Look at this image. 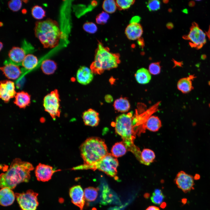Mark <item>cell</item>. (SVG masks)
<instances>
[{
    "mask_svg": "<svg viewBox=\"0 0 210 210\" xmlns=\"http://www.w3.org/2000/svg\"><path fill=\"white\" fill-rule=\"evenodd\" d=\"M34 168L32 164L22 161L20 159L13 160L9 168L0 174V187L14 189L22 182H28L30 178V172Z\"/></svg>",
    "mask_w": 210,
    "mask_h": 210,
    "instance_id": "cell-1",
    "label": "cell"
},
{
    "mask_svg": "<svg viewBox=\"0 0 210 210\" xmlns=\"http://www.w3.org/2000/svg\"><path fill=\"white\" fill-rule=\"evenodd\" d=\"M34 33L45 48H52L58 44L61 33L57 23L50 19L37 22Z\"/></svg>",
    "mask_w": 210,
    "mask_h": 210,
    "instance_id": "cell-2",
    "label": "cell"
},
{
    "mask_svg": "<svg viewBox=\"0 0 210 210\" xmlns=\"http://www.w3.org/2000/svg\"><path fill=\"white\" fill-rule=\"evenodd\" d=\"M120 57L119 54L111 52L108 47L99 42L90 69L94 74H101L105 70L117 67L120 62Z\"/></svg>",
    "mask_w": 210,
    "mask_h": 210,
    "instance_id": "cell-3",
    "label": "cell"
},
{
    "mask_svg": "<svg viewBox=\"0 0 210 210\" xmlns=\"http://www.w3.org/2000/svg\"><path fill=\"white\" fill-rule=\"evenodd\" d=\"M80 149L84 164L86 165L94 164L108 153L104 141L96 137L87 138L81 145Z\"/></svg>",
    "mask_w": 210,
    "mask_h": 210,
    "instance_id": "cell-4",
    "label": "cell"
},
{
    "mask_svg": "<svg viewBox=\"0 0 210 210\" xmlns=\"http://www.w3.org/2000/svg\"><path fill=\"white\" fill-rule=\"evenodd\" d=\"M132 117L131 113L123 114L118 116L115 123V130L116 133L121 136L127 150L137 157L139 156L141 152L133 141L134 122Z\"/></svg>",
    "mask_w": 210,
    "mask_h": 210,
    "instance_id": "cell-5",
    "label": "cell"
},
{
    "mask_svg": "<svg viewBox=\"0 0 210 210\" xmlns=\"http://www.w3.org/2000/svg\"><path fill=\"white\" fill-rule=\"evenodd\" d=\"M118 165L117 158L113 156L111 153H108L102 159L94 164L91 165L83 164L74 167L72 169H91L94 170L98 169L111 177H114L117 173V168Z\"/></svg>",
    "mask_w": 210,
    "mask_h": 210,
    "instance_id": "cell-6",
    "label": "cell"
},
{
    "mask_svg": "<svg viewBox=\"0 0 210 210\" xmlns=\"http://www.w3.org/2000/svg\"><path fill=\"white\" fill-rule=\"evenodd\" d=\"M60 101L58 92L56 89L48 94L43 99V106L45 110L54 120L60 116L61 111Z\"/></svg>",
    "mask_w": 210,
    "mask_h": 210,
    "instance_id": "cell-7",
    "label": "cell"
},
{
    "mask_svg": "<svg viewBox=\"0 0 210 210\" xmlns=\"http://www.w3.org/2000/svg\"><path fill=\"white\" fill-rule=\"evenodd\" d=\"M17 202L22 210H36L38 205V194L31 190L25 192L15 193Z\"/></svg>",
    "mask_w": 210,
    "mask_h": 210,
    "instance_id": "cell-8",
    "label": "cell"
},
{
    "mask_svg": "<svg viewBox=\"0 0 210 210\" xmlns=\"http://www.w3.org/2000/svg\"><path fill=\"white\" fill-rule=\"evenodd\" d=\"M206 35L197 24L194 22L192 24L188 34L184 35L183 38L190 41L189 44L191 47L200 49L206 42Z\"/></svg>",
    "mask_w": 210,
    "mask_h": 210,
    "instance_id": "cell-9",
    "label": "cell"
},
{
    "mask_svg": "<svg viewBox=\"0 0 210 210\" xmlns=\"http://www.w3.org/2000/svg\"><path fill=\"white\" fill-rule=\"evenodd\" d=\"M33 50V47L29 43L24 41L21 47H14L9 51L8 61L17 66L22 65L26 56Z\"/></svg>",
    "mask_w": 210,
    "mask_h": 210,
    "instance_id": "cell-10",
    "label": "cell"
},
{
    "mask_svg": "<svg viewBox=\"0 0 210 210\" xmlns=\"http://www.w3.org/2000/svg\"><path fill=\"white\" fill-rule=\"evenodd\" d=\"M193 177L183 171H181L177 174L175 179L177 187L184 193H186L194 189L195 183Z\"/></svg>",
    "mask_w": 210,
    "mask_h": 210,
    "instance_id": "cell-11",
    "label": "cell"
},
{
    "mask_svg": "<svg viewBox=\"0 0 210 210\" xmlns=\"http://www.w3.org/2000/svg\"><path fill=\"white\" fill-rule=\"evenodd\" d=\"M60 171L55 170L49 165L39 163L35 169V176L37 180L42 182L47 181L50 180L53 174Z\"/></svg>",
    "mask_w": 210,
    "mask_h": 210,
    "instance_id": "cell-12",
    "label": "cell"
},
{
    "mask_svg": "<svg viewBox=\"0 0 210 210\" xmlns=\"http://www.w3.org/2000/svg\"><path fill=\"white\" fill-rule=\"evenodd\" d=\"M16 94L13 82L8 80L1 82L0 96L4 102H8L11 99L15 97Z\"/></svg>",
    "mask_w": 210,
    "mask_h": 210,
    "instance_id": "cell-13",
    "label": "cell"
},
{
    "mask_svg": "<svg viewBox=\"0 0 210 210\" xmlns=\"http://www.w3.org/2000/svg\"><path fill=\"white\" fill-rule=\"evenodd\" d=\"M69 194L72 202L82 210L85 204L84 192L80 186H74L69 190Z\"/></svg>",
    "mask_w": 210,
    "mask_h": 210,
    "instance_id": "cell-14",
    "label": "cell"
},
{
    "mask_svg": "<svg viewBox=\"0 0 210 210\" xmlns=\"http://www.w3.org/2000/svg\"><path fill=\"white\" fill-rule=\"evenodd\" d=\"M4 65L1 69L5 76L10 79H17L22 72L18 66L11 63L8 60L5 61Z\"/></svg>",
    "mask_w": 210,
    "mask_h": 210,
    "instance_id": "cell-15",
    "label": "cell"
},
{
    "mask_svg": "<svg viewBox=\"0 0 210 210\" xmlns=\"http://www.w3.org/2000/svg\"><path fill=\"white\" fill-rule=\"evenodd\" d=\"M93 72L90 68L83 66L78 70L76 78L77 81L80 84L86 85L90 83L92 80Z\"/></svg>",
    "mask_w": 210,
    "mask_h": 210,
    "instance_id": "cell-16",
    "label": "cell"
},
{
    "mask_svg": "<svg viewBox=\"0 0 210 210\" xmlns=\"http://www.w3.org/2000/svg\"><path fill=\"white\" fill-rule=\"evenodd\" d=\"M143 33L142 27L139 23H130L126 27L125 31L127 37L131 40L139 39Z\"/></svg>",
    "mask_w": 210,
    "mask_h": 210,
    "instance_id": "cell-17",
    "label": "cell"
},
{
    "mask_svg": "<svg viewBox=\"0 0 210 210\" xmlns=\"http://www.w3.org/2000/svg\"><path fill=\"white\" fill-rule=\"evenodd\" d=\"M82 118L85 125L91 127L97 126L99 122L98 113L91 108L83 113Z\"/></svg>",
    "mask_w": 210,
    "mask_h": 210,
    "instance_id": "cell-18",
    "label": "cell"
},
{
    "mask_svg": "<svg viewBox=\"0 0 210 210\" xmlns=\"http://www.w3.org/2000/svg\"><path fill=\"white\" fill-rule=\"evenodd\" d=\"M15 197L12 189L8 187L1 188L0 191V204L3 206L11 205L14 201Z\"/></svg>",
    "mask_w": 210,
    "mask_h": 210,
    "instance_id": "cell-19",
    "label": "cell"
},
{
    "mask_svg": "<svg viewBox=\"0 0 210 210\" xmlns=\"http://www.w3.org/2000/svg\"><path fill=\"white\" fill-rule=\"evenodd\" d=\"M194 77V76L191 75L180 79L177 83L178 89L183 93L189 92L193 88L192 80Z\"/></svg>",
    "mask_w": 210,
    "mask_h": 210,
    "instance_id": "cell-20",
    "label": "cell"
},
{
    "mask_svg": "<svg viewBox=\"0 0 210 210\" xmlns=\"http://www.w3.org/2000/svg\"><path fill=\"white\" fill-rule=\"evenodd\" d=\"M14 103L20 108H25L30 104V95L24 91L18 92L15 97Z\"/></svg>",
    "mask_w": 210,
    "mask_h": 210,
    "instance_id": "cell-21",
    "label": "cell"
},
{
    "mask_svg": "<svg viewBox=\"0 0 210 210\" xmlns=\"http://www.w3.org/2000/svg\"><path fill=\"white\" fill-rule=\"evenodd\" d=\"M137 82L139 84H145L148 83L151 79V74L149 71L144 68L137 70L135 74Z\"/></svg>",
    "mask_w": 210,
    "mask_h": 210,
    "instance_id": "cell-22",
    "label": "cell"
},
{
    "mask_svg": "<svg viewBox=\"0 0 210 210\" xmlns=\"http://www.w3.org/2000/svg\"><path fill=\"white\" fill-rule=\"evenodd\" d=\"M113 106L115 110L120 112H125L130 109V105L128 100L126 98L121 97L115 100Z\"/></svg>",
    "mask_w": 210,
    "mask_h": 210,
    "instance_id": "cell-23",
    "label": "cell"
},
{
    "mask_svg": "<svg viewBox=\"0 0 210 210\" xmlns=\"http://www.w3.org/2000/svg\"><path fill=\"white\" fill-rule=\"evenodd\" d=\"M146 127L148 130L155 132L158 131L162 126L161 122L157 116H150L146 123Z\"/></svg>",
    "mask_w": 210,
    "mask_h": 210,
    "instance_id": "cell-24",
    "label": "cell"
},
{
    "mask_svg": "<svg viewBox=\"0 0 210 210\" xmlns=\"http://www.w3.org/2000/svg\"><path fill=\"white\" fill-rule=\"evenodd\" d=\"M155 157V154L153 150L148 148L144 149L141 153L140 162L149 165L153 161Z\"/></svg>",
    "mask_w": 210,
    "mask_h": 210,
    "instance_id": "cell-25",
    "label": "cell"
},
{
    "mask_svg": "<svg viewBox=\"0 0 210 210\" xmlns=\"http://www.w3.org/2000/svg\"><path fill=\"white\" fill-rule=\"evenodd\" d=\"M38 61L36 56L33 54H29L25 57L22 65L24 67V69L31 70L36 66Z\"/></svg>",
    "mask_w": 210,
    "mask_h": 210,
    "instance_id": "cell-26",
    "label": "cell"
},
{
    "mask_svg": "<svg viewBox=\"0 0 210 210\" xmlns=\"http://www.w3.org/2000/svg\"><path fill=\"white\" fill-rule=\"evenodd\" d=\"M127 149L126 145L122 141L116 143L112 146L111 154L114 157L117 158L125 154Z\"/></svg>",
    "mask_w": 210,
    "mask_h": 210,
    "instance_id": "cell-27",
    "label": "cell"
},
{
    "mask_svg": "<svg viewBox=\"0 0 210 210\" xmlns=\"http://www.w3.org/2000/svg\"><path fill=\"white\" fill-rule=\"evenodd\" d=\"M57 68L56 63L54 61L49 59L43 61L41 66V69L43 72L47 75L53 73Z\"/></svg>",
    "mask_w": 210,
    "mask_h": 210,
    "instance_id": "cell-28",
    "label": "cell"
},
{
    "mask_svg": "<svg viewBox=\"0 0 210 210\" xmlns=\"http://www.w3.org/2000/svg\"><path fill=\"white\" fill-rule=\"evenodd\" d=\"M114 196L112 191L107 186H104L102 192V203L103 204L112 203L114 200Z\"/></svg>",
    "mask_w": 210,
    "mask_h": 210,
    "instance_id": "cell-29",
    "label": "cell"
},
{
    "mask_svg": "<svg viewBox=\"0 0 210 210\" xmlns=\"http://www.w3.org/2000/svg\"><path fill=\"white\" fill-rule=\"evenodd\" d=\"M98 189L90 187L85 189L84 190L85 199L88 202H93L95 200L98 195Z\"/></svg>",
    "mask_w": 210,
    "mask_h": 210,
    "instance_id": "cell-30",
    "label": "cell"
},
{
    "mask_svg": "<svg viewBox=\"0 0 210 210\" xmlns=\"http://www.w3.org/2000/svg\"><path fill=\"white\" fill-rule=\"evenodd\" d=\"M117 5L115 1L113 0H106L104 1L102 8L104 11L107 13H112L116 10Z\"/></svg>",
    "mask_w": 210,
    "mask_h": 210,
    "instance_id": "cell-31",
    "label": "cell"
},
{
    "mask_svg": "<svg viewBox=\"0 0 210 210\" xmlns=\"http://www.w3.org/2000/svg\"><path fill=\"white\" fill-rule=\"evenodd\" d=\"M31 13L32 16L37 20L43 18L46 15V12L43 9L41 6L37 5L33 7Z\"/></svg>",
    "mask_w": 210,
    "mask_h": 210,
    "instance_id": "cell-32",
    "label": "cell"
},
{
    "mask_svg": "<svg viewBox=\"0 0 210 210\" xmlns=\"http://www.w3.org/2000/svg\"><path fill=\"white\" fill-rule=\"evenodd\" d=\"M135 1L133 0H118L116 1L117 7L120 10L129 8Z\"/></svg>",
    "mask_w": 210,
    "mask_h": 210,
    "instance_id": "cell-33",
    "label": "cell"
},
{
    "mask_svg": "<svg viewBox=\"0 0 210 210\" xmlns=\"http://www.w3.org/2000/svg\"><path fill=\"white\" fill-rule=\"evenodd\" d=\"M147 7L150 11H155L160 9L161 2L158 0H151L148 1L146 4Z\"/></svg>",
    "mask_w": 210,
    "mask_h": 210,
    "instance_id": "cell-34",
    "label": "cell"
},
{
    "mask_svg": "<svg viewBox=\"0 0 210 210\" xmlns=\"http://www.w3.org/2000/svg\"><path fill=\"white\" fill-rule=\"evenodd\" d=\"M22 2L20 0H12L8 3V6L9 9L14 12L17 11L21 8Z\"/></svg>",
    "mask_w": 210,
    "mask_h": 210,
    "instance_id": "cell-35",
    "label": "cell"
},
{
    "mask_svg": "<svg viewBox=\"0 0 210 210\" xmlns=\"http://www.w3.org/2000/svg\"><path fill=\"white\" fill-rule=\"evenodd\" d=\"M84 30L90 34L95 33L97 31V28L94 23L88 22L84 24L83 26Z\"/></svg>",
    "mask_w": 210,
    "mask_h": 210,
    "instance_id": "cell-36",
    "label": "cell"
},
{
    "mask_svg": "<svg viewBox=\"0 0 210 210\" xmlns=\"http://www.w3.org/2000/svg\"><path fill=\"white\" fill-rule=\"evenodd\" d=\"M148 71L150 74L154 75L159 74L161 71V67L159 62L151 63L149 66Z\"/></svg>",
    "mask_w": 210,
    "mask_h": 210,
    "instance_id": "cell-37",
    "label": "cell"
},
{
    "mask_svg": "<svg viewBox=\"0 0 210 210\" xmlns=\"http://www.w3.org/2000/svg\"><path fill=\"white\" fill-rule=\"evenodd\" d=\"M109 15L105 12H102L97 16L96 18V22L99 24L106 23L109 19Z\"/></svg>",
    "mask_w": 210,
    "mask_h": 210,
    "instance_id": "cell-38",
    "label": "cell"
},
{
    "mask_svg": "<svg viewBox=\"0 0 210 210\" xmlns=\"http://www.w3.org/2000/svg\"><path fill=\"white\" fill-rule=\"evenodd\" d=\"M164 198V196L162 194L159 195H156L153 194L150 199L154 204L159 205L161 204Z\"/></svg>",
    "mask_w": 210,
    "mask_h": 210,
    "instance_id": "cell-39",
    "label": "cell"
},
{
    "mask_svg": "<svg viewBox=\"0 0 210 210\" xmlns=\"http://www.w3.org/2000/svg\"><path fill=\"white\" fill-rule=\"evenodd\" d=\"M141 20L139 16H135L132 17L130 21V23H139Z\"/></svg>",
    "mask_w": 210,
    "mask_h": 210,
    "instance_id": "cell-40",
    "label": "cell"
},
{
    "mask_svg": "<svg viewBox=\"0 0 210 210\" xmlns=\"http://www.w3.org/2000/svg\"><path fill=\"white\" fill-rule=\"evenodd\" d=\"M105 100L108 103H110L113 100L112 96L110 95H107L105 97Z\"/></svg>",
    "mask_w": 210,
    "mask_h": 210,
    "instance_id": "cell-41",
    "label": "cell"
},
{
    "mask_svg": "<svg viewBox=\"0 0 210 210\" xmlns=\"http://www.w3.org/2000/svg\"><path fill=\"white\" fill-rule=\"evenodd\" d=\"M146 210H160L159 208L154 206H150L148 207Z\"/></svg>",
    "mask_w": 210,
    "mask_h": 210,
    "instance_id": "cell-42",
    "label": "cell"
},
{
    "mask_svg": "<svg viewBox=\"0 0 210 210\" xmlns=\"http://www.w3.org/2000/svg\"><path fill=\"white\" fill-rule=\"evenodd\" d=\"M156 195H159L162 194L161 190L159 189H155L153 193Z\"/></svg>",
    "mask_w": 210,
    "mask_h": 210,
    "instance_id": "cell-43",
    "label": "cell"
},
{
    "mask_svg": "<svg viewBox=\"0 0 210 210\" xmlns=\"http://www.w3.org/2000/svg\"><path fill=\"white\" fill-rule=\"evenodd\" d=\"M188 5L190 7H193L195 5V2L194 1H191L189 2Z\"/></svg>",
    "mask_w": 210,
    "mask_h": 210,
    "instance_id": "cell-44",
    "label": "cell"
},
{
    "mask_svg": "<svg viewBox=\"0 0 210 210\" xmlns=\"http://www.w3.org/2000/svg\"><path fill=\"white\" fill-rule=\"evenodd\" d=\"M200 175L198 174H196L194 176L193 178L195 180H198L200 179Z\"/></svg>",
    "mask_w": 210,
    "mask_h": 210,
    "instance_id": "cell-45",
    "label": "cell"
},
{
    "mask_svg": "<svg viewBox=\"0 0 210 210\" xmlns=\"http://www.w3.org/2000/svg\"><path fill=\"white\" fill-rule=\"evenodd\" d=\"M187 202V199L186 198H183L181 200V202L183 204H186Z\"/></svg>",
    "mask_w": 210,
    "mask_h": 210,
    "instance_id": "cell-46",
    "label": "cell"
},
{
    "mask_svg": "<svg viewBox=\"0 0 210 210\" xmlns=\"http://www.w3.org/2000/svg\"><path fill=\"white\" fill-rule=\"evenodd\" d=\"M167 26L168 28L171 29L173 28L174 26L172 23H170L168 24Z\"/></svg>",
    "mask_w": 210,
    "mask_h": 210,
    "instance_id": "cell-47",
    "label": "cell"
},
{
    "mask_svg": "<svg viewBox=\"0 0 210 210\" xmlns=\"http://www.w3.org/2000/svg\"><path fill=\"white\" fill-rule=\"evenodd\" d=\"M142 41L143 40L141 39L138 41V43L140 46H142L143 45V44H142L143 42H142Z\"/></svg>",
    "mask_w": 210,
    "mask_h": 210,
    "instance_id": "cell-48",
    "label": "cell"
},
{
    "mask_svg": "<svg viewBox=\"0 0 210 210\" xmlns=\"http://www.w3.org/2000/svg\"><path fill=\"white\" fill-rule=\"evenodd\" d=\"M206 33H207V34H206L207 35L209 39L210 40V28H209V30Z\"/></svg>",
    "mask_w": 210,
    "mask_h": 210,
    "instance_id": "cell-49",
    "label": "cell"
},
{
    "mask_svg": "<svg viewBox=\"0 0 210 210\" xmlns=\"http://www.w3.org/2000/svg\"><path fill=\"white\" fill-rule=\"evenodd\" d=\"M206 55L205 54H203L201 56V58L202 60H204L206 58Z\"/></svg>",
    "mask_w": 210,
    "mask_h": 210,
    "instance_id": "cell-50",
    "label": "cell"
},
{
    "mask_svg": "<svg viewBox=\"0 0 210 210\" xmlns=\"http://www.w3.org/2000/svg\"><path fill=\"white\" fill-rule=\"evenodd\" d=\"M182 11L183 13L186 14H187L188 12V10L186 8L183 9Z\"/></svg>",
    "mask_w": 210,
    "mask_h": 210,
    "instance_id": "cell-51",
    "label": "cell"
},
{
    "mask_svg": "<svg viewBox=\"0 0 210 210\" xmlns=\"http://www.w3.org/2000/svg\"><path fill=\"white\" fill-rule=\"evenodd\" d=\"M166 206V204L165 203H163L162 204L161 206V207L163 208H164Z\"/></svg>",
    "mask_w": 210,
    "mask_h": 210,
    "instance_id": "cell-52",
    "label": "cell"
},
{
    "mask_svg": "<svg viewBox=\"0 0 210 210\" xmlns=\"http://www.w3.org/2000/svg\"><path fill=\"white\" fill-rule=\"evenodd\" d=\"M0 50H1L3 47V43L1 42H0Z\"/></svg>",
    "mask_w": 210,
    "mask_h": 210,
    "instance_id": "cell-53",
    "label": "cell"
}]
</instances>
